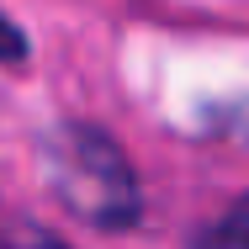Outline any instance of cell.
Wrapping results in <instances>:
<instances>
[{
    "mask_svg": "<svg viewBox=\"0 0 249 249\" xmlns=\"http://www.w3.org/2000/svg\"><path fill=\"white\" fill-rule=\"evenodd\" d=\"M27 58H32V37H27V27H21L16 16L0 11V64H5V69H21Z\"/></svg>",
    "mask_w": 249,
    "mask_h": 249,
    "instance_id": "3957f363",
    "label": "cell"
},
{
    "mask_svg": "<svg viewBox=\"0 0 249 249\" xmlns=\"http://www.w3.org/2000/svg\"><path fill=\"white\" fill-rule=\"evenodd\" d=\"M37 175L48 196L90 233H127L143 217V191L122 143L80 117L48 122L37 133Z\"/></svg>",
    "mask_w": 249,
    "mask_h": 249,
    "instance_id": "6da1fadb",
    "label": "cell"
},
{
    "mask_svg": "<svg viewBox=\"0 0 249 249\" xmlns=\"http://www.w3.org/2000/svg\"><path fill=\"white\" fill-rule=\"evenodd\" d=\"M196 244H212V249H249V196H239L217 223H207L196 233Z\"/></svg>",
    "mask_w": 249,
    "mask_h": 249,
    "instance_id": "7a4b0ae2",
    "label": "cell"
}]
</instances>
